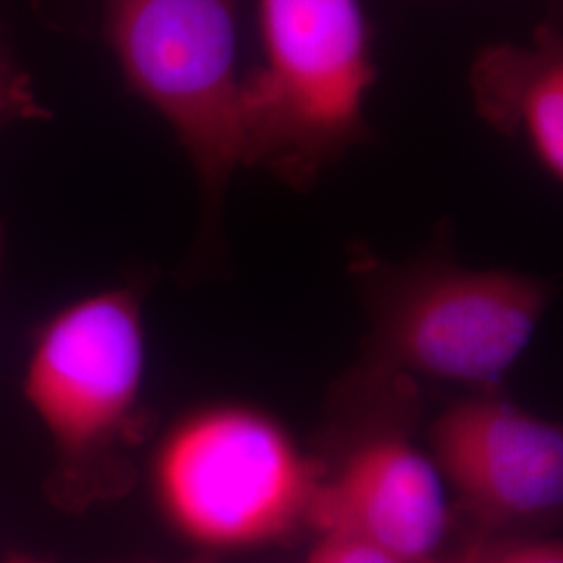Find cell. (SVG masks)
<instances>
[{"label":"cell","mask_w":563,"mask_h":563,"mask_svg":"<svg viewBox=\"0 0 563 563\" xmlns=\"http://www.w3.org/2000/svg\"><path fill=\"white\" fill-rule=\"evenodd\" d=\"M144 367L141 297L132 288L99 290L44 323L23 393L53 444L55 504L86 509L128 488Z\"/></svg>","instance_id":"cell-1"},{"label":"cell","mask_w":563,"mask_h":563,"mask_svg":"<svg viewBox=\"0 0 563 563\" xmlns=\"http://www.w3.org/2000/svg\"><path fill=\"white\" fill-rule=\"evenodd\" d=\"M263 63L241 81L242 163L313 180L360 139L374 84L362 0H262Z\"/></svg>","instance_id":"cell-2"},{"label":"cell","mask_w":563,"mask_h":563,"mask_svg":"<svg viewBox=\"0 0 563 563\" xmlns=\"http://www.w3.org/2000/svg\"><path fill=\"white\" fill-rule=\"evenodd\" d=\"M322 472L288 430L246 405H211L163 439L153 465L165 518L190 543H278L309 518Z\"/></svg>","instance_id":"cell-3"},{"label":"cell","mask_w":563,"mask_h":563,"mask_svg":"<svg viewBox=\"0 0 563 563\" xmlns=\"http://www.w3.org/2000/svg\"><path fill=\"white\" fill-rule=\"evenodd\" d=\"M241 0H101L104 36L132 90L169 123L209 209L242 167L236 76Z\"/></svg>","instance_id":"cell-4"},{"label":"cell","mask_w":563,"mask_h":563,"mask_svg":"<svg viewBox=\"0 0 563 563\" xmlns=\"http://www.w3.org/2000/svg\"><path fill=\"white\" fill-rule=\"evenodd\" d=\"M551 292L509 269H443L413 284L388 320L386 351L430 380L488 386L520 362Z\"/></svg>","instance_id":"cell-5"},{"label":"cell","mask_w":563,"mask_h":563,"mask_svg":"<svg viewBox=\"0 0 563 563\" xmlns=\"http://www.w3.org/2000/svg\"><path fill=\"white\" fill-rule=\"evenodd\" d=\"M444 486L486 523L534 522L563 501V432L488 393L446 407L430 428Z\"/></svg>","instance_id":"cell-6"},{"label":"cell","mask_w":563,"mask_h":563,"mask_svg":"<svg viewBox=\"0 0 563 563\" xmlns=\"http://www.w3.org/2000/svg\"><path fill=\"white\" fill-rule=\"evenodd\" d=\"M449 522L446 486L430 455L393 434L365 441L322 476L307 518L320 534L355 537L413 563L437 560Z\"/></svg>","instance_id":"cell-7"},{"label":"cell","mask_w":563,"mask_h":563,"mask_svg":"<svg viewBox=\"0 0 563 563\" xmlns=\"http://www.w3.org/2000/svg\"><path fill=\"white\" fill-rule=\"evenodd\" d=\"M472 92L484 120L522 132L551 178L563 176V59L553 32L532 46H493L472 67Z\"/></svg>","instance_id":"cell-8"},{"label":"cell","mask_w":563,"mask_h":563,"mask_svg":"<svg viewBox=\"0 0 563 563\" xmlns=\"http://www.w3.org/2000/svg\"><path fill=\"white\" fill-rule=\"evenodd\" d=\"M305 563H413L401 555L386 551L378 544L367 543L346 534H320ZM430 563V562H428Z\"/></svg>","instance_id":"cell-9"},{"label":"cell","mask_w":563,"mask_h":563,"mask_svg":"<svg viewBox=\"0 0 563 563\" xmlns=\"http://www.w3.org/2000/svg\"><path fill=\"white\" fill-rule=\"evenodd\" d=\"M46 118L27 78L20 74L0 48V125L9 121Z\"/></svg>","instance_id":"cell-10"},{"label":"cell","mask_w":563,"mask_h":563,"mask_svg":"<svg viewBox=\"0 0 563 563\" xmlns=\"http://www.w3.org/2000/svg\"><path fill=\"white\" fill-rule=\"evenodd\" d=\"M481 563H563L562 543L526 541L499 549L484 543Z\"/></svg>","instance_id":"cell-11"},{"label":"cell","mask_w":563,"mask_h":563,"mask_svg":"<svg viewBox=\"0 0 563 563\" xmlns=\"http://www.w3.org/2000/svg\"><path fill=\"white\" fill-rule=\"evenodd\" d=\"M483 547V541H474V543L463 547L462 551H457L455 555L444 558V560H432L430 563H481Z\"/></svg>","instance_id":"cell-12"},{"label":"cell","mask_w":563,"mask_h":563,"mask_svg":"<svg viewBox=\"0 0 563 563\" xmlns=\"http://www.w3.org/2000/svg\"><path fill=\"white\" fill-rule=\"evenodd\" d=\"M7 563H41V562H34V560H27V558H15V560H11V562Z\"/></svg>","instance_id":"cell-13"},{"label":"cell","mask_w":563,"mask_h":563,"mask_svg":"<svg viewBox=\"0 0 563 563\" xmlns=\"http://www.w3.org/2000/svg\"><path fill=\"white\" fill-rule=\"evenodd\" d=\"M2 241H4V232H2V223H0V257H2Z\"/></svg>","instance_id":"cell-14"},{"label":"cell","mask_w":563,"mask_h":563,"mask_svg":"<svg viewBox=\"0 0 563 563\" xmlns=\"http://www.w3.org/2000/svg\"><path fill=\"white\" fill-rule=\"evenodd\" d=\"M188 563H209V562H188Z\"/></svg>","instance_id":"cell-15"}]
</instances>
